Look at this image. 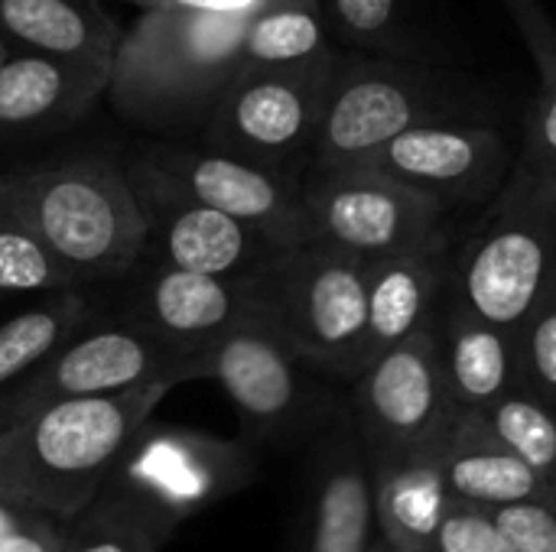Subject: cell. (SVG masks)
Here are the masks:
<instances>
[{
  "label": "cell",
  "instance_id": "d4e9b609",
  "mask_svg": "<svg viewBox=\"0 0 556 552\" xmlns=\"http://www.w3.org/2000/svg\"><path fill=\"white\" fill-rule=\"evenodd\" d=\"M476 413L505 449H511L538 472L556 475V407L528 387H515Z\"/></svg>",
  "mask_w": 556,
  "mask_h": 552
},
{
  "label": "cell",
  "instance_id": "ba28073f",
  "mask_svg": "<svg viewBox=\"0 0 556 552\" xmlns=\"http://www.w3.org/2000/svg\"><path fill=\"white\" fill-rule=\"evenodd\" d=\"M78 293L85 303H104L108 322L140 325L202 351L235 325L257 316L241 280L173 267L147 244L121 277Z\"/></svg>",
  "mask_w": 556,
  "mask_h": 552
},
{
  "label": "cell",
  "instance_id": "d590c367",
  "mask_svg": "<svg viewBox=\"0 0 556 552\" xmlns=\"http://www.w3.org/2000/svg\"><path fill=\"white\" fill-rule=\"evenodd\" d=\"M124 3H140V7H147V0H124Z\"/></svg>",
  "mask_w": 556,
  "mask_h": 552
},
{
  "label": "cell",
  "instance_id": "4fadbf2b",
  "mask_svg": "<svg viewBox=\"0 0 556 552\" xmlns=\"http://www.w3.org/2000/svg\"><path fill=\"white\" fill-rule=\"evenodd\" d=\"M111 59H68L0 42V150L72 133L104 101Z\"/></svg>",
  "mask_w": 556,
  "mask_h": 552
},
{
  "label": "cell",
  "instance_id": "484cf974",
  "mask_svg": "<svg viewBox=\"0 0 556 552\" xmlns=\"http://www.w3.org/2000/svg\"><path fill=\"white\" fill-rule=\"evenodd\" d=\"M326 23H332L352 46L378 55H410L404 26V0H319ZM420 59V55H417Z\"/></svg>",
  "mask_w": 556,
  "mask_h": 552
},
{
  "label": "cell",
  "instance_id": "83f0119b",
  "mask_svg": "<svg viewBox=\"0 0 556 552\" xmlns=\"http://www.w3.org/2000/svg\"><path fill=\"white\" fill-rule=\"evenodd\" d=\"M518 166L556 185V68L541 75V88L525 111Z\"/></svg>",
  "mask_w": 556,
  "mask_h": 552
},
{
  "label": "cell",
  "instance_id": "44dd1931",
  "mask_svg": "<svg viewBox=\"0 0 556 552\" xmlns=\"http://www.w3.org/2000/svg\"><path fill=\"white\" fill-rule=\"evenodd\" d=\"M127 403L111 397L55 400L33 426V449L55 472H88L117 452L127 436Z\"/></svg>",
  "mask_w": 556,
  "mask_h": 552
},
{
  "label": "cell",
  "instance_id": "8fae6325",
  "mask_svg": "<svg viewBox=\"0 0 556 552\" xmlns=\"http://www.w3.org/2000/svg\"><path fill=\"white\" fill-rule=\"evenodd\" d=\"M150 163L169 172L186 192L205 205L244 221L277 247L313 241V228L303 208V182L280 176L267 166L215 153L195 140H156L140 137L134 143Z\"/></svg>",
  "mask_w": 556,
  "mask_h": 552
},
{
  "label": "cell",
  "instance_id": "f1b7e54d",
  "mask_svg": "<svg viewBox=\"0 0 556 552\" xmlns=\"http://www.w3.org/2000/svg\"><path fill=\"white\" fill-rule=\"evenodd\" d=\"M433 552H505L495 511L446 495Z\"/></svg>",
  "mask_w": 556,
  "mask_h": 552
},
{
  "label": "cell",
  "instance_id": "cb8c5ba5",
  "mask_svg": "<svg viewBox=\"0 0 556 552\" xmlns=\"http://www.w3.org/2000/svg\"><path fill=\"white\" fill-rule=\"evenodd\" d=\"M375 527V485L362 465L329 475L313 534V552H368Z\"/></svg>",
  "mask_w": 556,
  "mask_h": 552
},
{
  "label": "cell",
  "instance_id": "f546056e",
  "mask_svg": "<svg viewBox=\"0 0 556 552\" xmlns=\"http://www.w3.org/2000/svg\"><path fill=\"white\" fill-rule=\"evenodd\" d=\"M505 552H556L554 501H518L495 508Z\"/></svg>",
  "mask_w": 556,
  "mask_h": 552
},
{
  "label": "cell",
  "instance_id": "30bf717a",
  "mask_svg": "<svg viewBox=\"0 0 556 552\" xmlns=\"http://www.w3.org/2000/svg\"><path fill=\"white\" fill-rule=\"evenodd\" d=\"M515 163L518 146L492 120H450L394 137L362 166L420 189L450 211H482L505 189Z\"/></svg>",
  "mask_w": 556,
  "mask_h": 552
},
{
  "label": "cell",
  "instance_id": "52a82bcc",
  "mask_svg": "<svg viewBox=\"0 0 556 552\" xmlns=\"http://www.w3.org/2000/svg\"><path fill=\"white\" fill-rule=\"evenodd\" d=\"M332 62L336 52L300 65L241 68L215 101L195 143L303 182Z\"/></svg>",
  "mask_w": 556,
  "mask_h": 552
},
{
  "label": "cell",
  "instance_id": "7a4b0ae2",
  "mask_svg": "<svg viewBox=\"0 0 556 552\" xmlns=\"http://www.w3.org/2000/svg\"><path fill=\"white\" fill-rule=\"evenodd\" d=\"M0 179L75 290L121 277L147 244L124 153L78 150L3 169Z\"/></svg>",
  "mask_w": 556,
  "mask_h": 552
},
{
  "label": "cell",
  "instance_id": "277c9868",
  "mask_svg": "<svg viewBox=\"0 0 556 552\" xmlns=\"http://www.w3.org/2000/svg\"><path fill=\"white\" fill-rule=\"evenodd\" d=\"M556 286V185L515 163L476 231L450 254L446 296L518 332Z\"/></svg>",
  "mask_w": 556,
  "mask_h": 552
},
{
  "label": "cell",
  "instance_id": "8992f818",
  "mask_svg": "<svg viewBox=\"0 0 556 552\" xmlns=\"http://www.w3.org/2000/svg\"><path fill=\"white\" fill-rule=\"evenodd\" d=\"M300 189L313 241L365 260L391 254L450 257L456 251V211L378 169H306Z\"/></svg>",
  "mask_w": 556,
  "mask_h": 552
},
{
  "label": "cell",
  "instance_id": "1f68e13d",
  "mask_svg": "<svg viewBox=\"0 0 556 552\" xmlns=\"http://www.w3.org/2000/svg\"><path fill=\"white\" fill-rule=\"evenodd\" d=\"M143 472H150L153 478H160L163 485L176 488V491H199V478L192 475L189 462L182 452H176L173 446H156L147 452L143 459Z\"/></svg>",
  "mask_w": 556,
  "mask_h": 552
},
{
  "label": "cell",
  "instance_id": "836d02e7",
  "mask_svg": "<svg viewBox=\"0 0 556 552\" xmlns=\"http://www.w3.org/2000/svg\"><path fill=\"white\" fill-rule=\"evenodd\" d=\"M0 552H42V547L26 540V537H3L0 540Z\"/></svg>",
  "mask_w": 556,
  "mask_h": 552
},
{
  "label": "cell",
  "instance_id": "603a6c76",
  "mask_svg": "<svg viewBox=\"0 0 556 552\" xmlns=\"http://www.w3.org/2000/svg\"><path fill=\"white\" fill-rule=\"evenodd\" d=\"M75 290L72 277L33 231L0 179V303Z\"/></svg>",
  "mask_w": 556,
  "mask_h": 552
},
{
  "label": "cell",
  "instance_id": "e575fe53",
  "mask_svg": "<svg viewBox=\"0 0 556 552\" xmlns=\"http://www.w3.org/2000/svg\"><path fill=\"white\" fill-rule=\"evenodd\" d=\"M85 552H124V550H117V547H108V543H104V547H91V550H85Z\"/></svg>",
  "mask_w": 556,
  "mask_h": 552
},
{
  "label": "cell",
  "instance_id": "3957f363",
  "mask_svg": "<svg viewBox=\"0 0 556 552\" xmlns=\"http://www.w3.org/2000/svg\"><path fill=\"white\" fill-rule=\"evenodd\" d=\"M450 120H492V101L472 75L417 55L336 52L309 169L362 166L394 137Z\"/></svg>",
  "mask_w": 556,
  "mask_h": 552
},
{
  "label": "cell",
  "instance_id": "ac0fdd59",
  "mask_svg": "<svg viewBox=\"0 0 556 552\" xmlns=\"http://www.w3.org/2000/svg\"><path fill=\"white\" fill-rule=\"evenodd\" d=\"M446 280L450 257L391 254L368 260V325L362 355L365 368L437 316Z\"/></svg>",
  "mask_w": 556,
  "mask_h": 552
},
{
  "label": "cell",
  "instance_id": "5bb4252c",
  "mask_svg": "<svg viewBox=\"0 0 556 552\" xmlns=\"http://www.w3.org/2000/svg\"><path fill=\"white\" fill-rule=\"evenodd\" d=\"M443 485L453 498L505 508L518 501H554L556 475L538 472L511 449H505L476 410H459L446 436L437 442Z\"/></svg>",
  "mask_w": 556,
  "mask_h": 552
},
{
  "label": "cell",
  "instance_id": "d6986e66",
  "mask_svg": "<svg viewBox=\"0 0 556 552\" xmlns=\"http://www.w3.org/2000/svg\"><path fill=\"white\" fill-rule=\"evenodd\" d=\"M121 33L101 0H0V42L68 59H114Z\"/></svg>",
  "mask_w": 556,
  "mask_h": 552
},
{
  "label": "cell",
  "instance_id": "4316f807",
  "mask_svg": "<svg viewBox=\"0 0 556 552\" xmlns=\"http://www.w3.org/2000/svg\"><path fill=\"white\" fill-rule=\"evenodd\" d=\"M518 335V368L521 387L556 407V286L554 293L521 322Z\"/></svg>",
  "mask_w": 556,
  "mask_h": 552
},
{
  "label": "cell",
  "instance_id": "ffe728a7",
  "mask_svg": "<svg viewBox=\"0 0 556 552\" xmlns=\"http://www.w3.org/2000/svg\"><path fill=\"white\" fill-rule=\"evenodd\" d=\"M446 495L437 446L388 459L375 485V514L388 547L394 552H433Z\"/></svg>",
  "mask_w": 556,
  "mask_h": 552
},
{
  "label": "cell",
  "instance_id": "9c48e42d",
  "mask_svg": "<svg viewBox=\"0 0 556 552\" xmlns=\"http://www.w3.org/2000/svg\"><path fill=\"white\" fill-rule=\"evenodd\" d=\"M124 169L147 218V247L173 267L244 280L277 251V244L244 221L186 192L140 150L130 146L124 153Z\"/></svg>",
  "mask_w": 556,
  "mask_h": 552
},
{
  "label": "cell",
  "instance_id": "e0dca14e",
  "mask_svg": "<svg viewBox=\"0 0 556 552\" xmlns=\"http://www.w3.org/2000/svg\"><path fill=\"white\" fill-rule=\"evenodd\" d=\"M231 400L257 420L283 416L300 390L296 358H303L261 316L235 325L205 348Z\"/></svg>",
  "mask_w": 556,
  "mask_h": 552
},
{
  "label": "cell",
  "instance_id": "6da1fadb",
  "mask_svg": "<svg viewBox=\"0 0 556 552\" xmlns=\"http://www.w3.org/2000/svg\"><path fill=\"white\" fill-rule=\"evenodd\" d=\"M248 16L147 7L117 39L108 111L143 137L199 140L228 81L248 68L241 52Z\"/></svg>",
  "mask_w": 556,
  "mask_h": 552
},
{
  "label": "cell",
  "instance_id": "7c38bea8",
  "mask_svg": "<svg viewBox=\"0 0 556 552\" xmlns=\"http://www.w3.org/2000/svg\"><path fill=\"white\" fill-rule=\"evenodd\" d=\"M358 377L365 426L388 459L433 449L459 416L443 374L437 316L410 338L375 358Z\"/></svg>",
  "mask_w": 556,
  "mask_h": 552
},
{
  "label": "cell",
  "instance_id": "7402d4cb",
  "mask_svg": "<svg viewBox=\"0 0 556 552\" xmlns=\"http://www.w3.org/2000/svg\"><path fill=\"white\" fill-rule=\"evenodd\" d=\"M248 65H300L332 55L319 0H264L244 23Z\"/></svg>",
  "mask_w": 556,
  "mask_h": 552
},
{
  "label": "cell",
  "instance_id": "5b68a950",
  "mask_svg": "<svg viewBox=\"0 0 556 552\" xmlns=\"http://www.w3.org/2000/svg\"><path fill=\"white\" fill-rule=\"evenodd\" d=\"M254 312L303 358L362 374L368 325V260L326 241L277 247L241 280Z\"/></svg>",
  "mask_w": 556,
  "mask_h": 552
},
{
  "label": "cell",
  "instance_id": "d6a6232c",
  "mask_svg": "<svg viewBox=\"0 0 556 552\" xmlns=\"http://www.w3.org/2000/svg\"><path fill=\"white\" fill-rule=\"evenodd\" d=\"M264 0H147V7H173L192 13H254ZM143 7V10H147Z\"/></svg>",
  "mask_w": 556,
  "mask_h": 552
},
{
  "label": "cell",
  "instance_id": "9a60e30c",
  "mask_svg": "<svg viewBox=\"0 0 556 552\" xmlns=\"http://www.w3.org/2000/svg\"><path fill=\"white\" fill-rule=\"evenodd\" d=\"M189 351V345H179L140 325L108 322L98 332L78 335L68 348H55V361L49 364L46 381L59 394V400L111 397L114 390H130L156 374L166 358H186Z\"/></svg>",
  "mask_w": 556,
  "mask_h": 552
},
{
  "label": "cell",
  "instance_id": "4dcf8cb0",
  "mask_svg": "<svg viewBox=\"0 0 556 552\" xmlns=\"http://www.w3.org/2000/svg\"><path fill=\"white\" fill-rule=\"evenodd\" d=\"M511 23L518 26L534 65H538V75H547L551 68H556V23L547 16L544 3L541 0H498Z\"/></svg>",
  "mask_w": 556,
  "mask_h": 552
},
{
  "label": "cell",
  "instance_id": "2e32d148",
  "mask_svg": "<svg viewBox=\"0 0 556 552\" xmlns=\"http://www.w3.org/2000/svg\"><path fill=\"white\" fill-rule=\"evenodd\" d=\"M440 358L450 394L459 410H485L508 390L521 387L518 335L502 329L443 293L440 312Z\"/></svg>",
  "mask_w": 556,
  "mask_h": 552
},
{
  "label": "cell",
  "instance_id": "8d00e7d4",
  "mask_svg": "<svg viewBox=\"0 0 556 552\" xmlns=\"http://www.w3.org/2000/svg\"><path fill=\"white\" fill-rule=\"evenodd\" d=\"M3 530H7V524H3V517H0V534H3Z\"/></svg>",
  "mask_w": 556,
  "mask_h": 552
}]
</instances>
